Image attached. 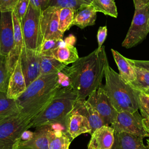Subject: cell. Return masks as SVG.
I'll use <instances>...</instances> for the list:
<instances>
[{
	"label": "cell",
	"instance_id": "19",
	"mask_svg": "<svg viewBox=\"0 0 149 149\" xmlns=\"http://www.w3.org/2000/svg\"><path fill=\"white\" fill-rule=\"evenodd\" d=\"M143 139L125 132L115 133V141L111 149H149V145H144Z\"/></svg>",
	"mask_w": 149,
	"mask_h": 149
},
{
	"label": "cell",
	"instance_id": "16",
	"mask_svg": "<svg viewBox=\"0 0 149 149\" xmlns=\"http://www.w3.org/2000/svg\"><path fill=\"white\" fill-rule=\"evenodd\" d=\"M87 149H111L115 141V131L111 126L104 125L91 135Z\"/></svg>",
	"mask_w": 149,
	"mask_h": 149
},
{
	"label": "cell",
	"instance_id": "9",
	"mask_svg": "<svg viewBox=\"0 0 149 149\" xmlns=\"http://www.w3.org/2000/svg\"><path fill=\"white\" fill-rule=\"evenodd\" d=\"M87 101L98 112L105 125L111 126L114 122L118 112L114 108L111 101L102 84L88 97Z\"/></svg>",
	"mask_w": 149,
	"mask_h": 149
},
{
	"label": "cell",
	"instance_id": "29",
	"mask_svg": "<svg viewBox=\"0 0 149 149\" xmlns=\"http://www.w3.org/2000/svg\"><path fill=\"white\" fill-rule=\"evenodd\" d=\"M92 0H50L49 6L69 8L75 11L84 5H91Z\"/></svg>",
	"mask_w": 149,
	"mask_h": 149
},
{
	"label": "cell",
	"instance_id": "37",
	"mask_svg": "<svg viewBox=\"0 0 149 149\" xmlns=\"http://www.w3.org/2000/svg\"><path fill=\"white\" fill-rule=\"evenodd\" d=\"M128 62L132 65L134 66H136L138 67H140L144 68L148 71H149V61H141V60H134L130 59L129 58H127Z\"/></svg>",
	"mask_w": 149,
	"mask_h": 149
},
{
	"label": "cell",
	"instance_id": "24",
	"mask_svg": "<svg viewBox=\"0 0 149 149\" xmlns=\"http://www.w3.org/2000/svg\"><path fill=\"white\" fill-rule=\"evenodd\" d=\"M66 66V65L61 63L54 57L40 54L41 75L57 74L62 71Z\"/></svg>",
	"mask_w": 149,
	"mask_h": 149
},
{
	"label": "cell",
	"instance_id": "39",
	"mask_svg": "<svg viewBox=\"0 0 149 149\" xmlns=\"http://www.w3.org/2000/svg\"><path fill=\"white\" fill-rule=\"evenodd\" d=\"M65 42H66L67 44L73 45V44H74L75 43V42H76V38H75L73 36L70 35L69 37H67V38L65 40Z\"/></svg>",
	"mask_w": 149,
	"mask_h": 149
},
{
	"label": "cell",
	"instance_id": "32",
	"mask_svg": "<svg viewBox=\"0 0 149 149\" xmlns=\"http://www.w3.org/2000/svg\"><path fill=\"white\" fill-rule=\"evenodd\" d=\"M139 109L143 118H149V95L137 91Z\"/></svg>",
	"mask_w": 149,
	"mask_h": 149
},
{
	"label": "cell",
	"instance_id": "35",
	"mask_svg": "<svg viewBox=\"0 0 149 149\" xmlns=\"http://www.w3.org/2000/svg\"><path fill=\"white\" fill-rule=\"evenodd\" d=\"M107 36V27L101 26L100 27L97 31V42H98V48H101L103 46V43L105 41Z\"/></svg>",
	"mask_w": 149,
	"mask_h": 149
},
{
	"label": "cell",
	"instance_id": "3",
	"mask_svg": "<svg viewBox=\"0 0 149 149\" xmlns=\"http://www.w3.org/2000/svg\"><path fill=\"white\" fill-rule=\"evenodd\" d=\"M77 97L70 86L61 87L48 105L30 122V127L59 124L64 126Z\"/></svg>",
	"mask_w": 149,
	"mask_h": 149
},
{
	"label": "cell",
	"instance_id": "12",
	"mask_svg": "<svg viewBox=\"0 0 149 149\" xmlns=\"http://www.w3.org/2000/svg\"><path fill=\"white\" fill-rule=\"evenodd\" d=\"M12 15L14 30L13 44L9 55L6 57V66L10 75L15 69L17 62L21 55L22 49L24 46L20 21L15 11L12 12Z\"/></svg>",
	"mask_w": 149,
	"mask_h": 149
},
{
	"label": "cell",
	"instance_id": "42",
	"mask_svg": "<svg viewBox=\"0 0 149 149\" xmlns=\"http://www.w3.org/2000/svg\"><path fill=\"white\" fill-rule=\"evenodd\" d=\"M147 143L148 145H149V137H148V139H147Z\"/></svg>",
	"mask_w": 149,
	"mask_h": 149
},
{
	"label": "cell",
	"instance_id": "33",
	"mask_svg": "<svg viewBox=\"0 0 149 149\" xmlns=\"http://www.w3.org/2000/svg\"><path fill=\"white\" fill-rule=\"evenodd\" d=\"M30 5V0H19L16 7L15 9V12L17 16L20 20H21L27 13Z\"/></svg>",
	"mask_w": 149,
	"mask_h": 149
},
{
	"label": "cell",
	"instance_id": "5",
	"mask_svg": "<svg viewBox=\"0 0 149 149\" xmlns=\"http://www.w3.org/2000/svg\"><path fill=\"white\" fill-rule=\"evenodd\" d=\"M31 119L20 112L0 120V149H13L22 134L31 128Z\"/></svg>",
	"mask_w": 149,
	"mask_h": 149
},
{
	"label": "cell",
	"instance_id": "10",
	"mask_svg": "<svg viewBox=\"0 0 149 149\" xmlns=\"http://www.w3.org/2000/svg\"><path fill=\"white\" fill-rule=\"evenodd\" d=\"M60 8L49 6L42 11L41 28L44 40L62 39L63 34L59 30Z\"/></svg>",
	"mask_w": 149,
	"mask_h": 149
},
{
	"label": "cell",
	"instance_id": "21",
	"mask_svg": "<svg viewBox=\"0 0 149 149\" xmlns=\"http://www.w3.org/2000/svg\"><path fill=\"white\" fill-rule=\"evenodd\" d=\"M72 140L64 129L54 128L51 125L48 131L49 149H69Z\"/></svg>",
	"mask_w": 149,
	"mask_h": 149
},
{
	"label": "cell",
	"instance_id": "26",
	"mask_svg": "<svg viewBox=\"0 0 149 149\" xmlns=\"http://www.w3.org/2000/svg\"><path fill=\"white\" fill-rule=\"evenodd\" d=\"M19 113L16 100L9 98L6 93L0 91V120Z\"/></svg>",
	"mask_w": 149,
	"mask_h": 149
},
{
	"label": "cell",
	"instance_id": "2",
	"mask_svg": "<svg viewBox=\"0 0 149 149\" xmlns=\"http://www.w3.org/2000/svg\"><path fill=\"white\" fill-rule=\"evenodd\" d=\"M61 87L58 73L40 75L16 100L20 112L33 119L48 105Z\"/></svg>",
	"mask_w": 149,
	"mask_h": 149
},
{
	"label": "cell",
	"instance_id": "25",
	"mask_svg": "<svg viewBox=\"0 0 149 149\" xmlns=\"http://www.w3.org/2000/svg\"><path fill=\"white\" fill-rule=\"evenodd\" d=\"M135 72V80L129 83L134 90L144 92L149 89V71L147 70L132 65Z\"/></svg>",
	"mask_w": 149,
	"mask_h": 149
},
{
	"label": "cell",
	"instance_id": "43",
	"mask_svg": "<svg viewBox=\"0 0 149 149\" xmlns=\"http://www.w3.org/2000/svg\"><path fill=\"white\" fill-rule=\"evenodd\" d=\"M148 23H149V19H148Z\"/></svg>",
	"mask_w": 149,
	"mask_h": 149
},
{
	"label": "cell",
	"instance_id": "41",
	"mask_svg": "<svg viewBox=\"0 0 149 149\" xmlns=\"http://www.w3.org/2000/svg\"><path fill=\"white\" fill-rule=\"evenodd\" d=\"M144 93H145L146 94H147L149 95V89H148L147 90H146V91H144Z\"/></svg>",
	"mask_w": 149,
	"mask_h": 149
},
{
	"label": "cell",
	"instance_id": "30",
	"mask_svg": "<svg viewBox=\"0 0 149 149\" xmlns=\"http://www.w3.org/2000/svg\"><path fill=\"white\" fill-rule=\"evenodd\" d=\"M10 74L6 66V56L0 55V91L6 93Z\"/></svg>",
	"mask_w": 149,
	"mask_h": 149
},
{
	"label": "cell",
	"instance_id": "27",
	"mask_svg": "<svg viewBox=\"0 0 149 149\" xmlns=\"http://www.w3.org/2000/svg\"><path fill=\"white\" fill-rule=\"evenodd\" d=\"M91 5L97 12L116 18L118 10L114 0H92Z\"/></svg>",
	"mask_w": 149,
	"mask_h": 149
},
{
	"label": "cell",
	"instance_id": "38",
	"mask_svg": "<svg viewBox=\"0 0 149 149\" xmlns=\"http://www.w3.org/2000/svg\"><path fill=\"white\" fill-rule=\"evenodd\" d=\"M135 9L143 8L149 5V0H133Z\"/></svg>",
	"mask_w": 149,
	"mask_h": 149
},
{
	"label": "cell",
	"instance_id": "8",
	"mask_svg": "<svg viewBox=\"0 0 149 149\" xmlns=\"http://www.w3.org/2000/svg\"><path fill=\"white\" fill-rule=\"evenodd\" d=\"M142 120L143 118L138 111L132 113L118 112L111 126L114 129L115 133L125 132L143 138L149 137V133L144 129Z\"/></svg>",
	"mask_w": 149,
	"mask_h": 149
},
{
	"label": "cell",
	"instance_id": "28",
	"mask_svg": "<svg viewBox=\"0 0 149 149\" xmlns=\"http://www.w3.org/2000/svg\"><path fill=\"white\" fill-rule=\"evenodd\" d=\"M75 10L69 8H60L59 13V30L64 34V33L69 30L72 25Z\"/></svg>",
	"mask_w": 149,
	"mask_h": 149
},
{
	"label": "cell",
	"instance_id": "18",
	"mask_svg": "<svg viewBox=\"0 0 149 149\" xmlns=\"http://www.w3.org/2000/svg\"><path fill=\"white\" fill-rule=\"evenodd\" d=\"M73 109L88 119L91 128V135L96 129L105 125L100 114L86 100H77Z\"/></svg>",
	"mask_w": 149,
	"mask_h": 149
},
{
	"label": "cell",
	"instance_id": "31",
	"mask_svg": "<svg viewBox=\"0 0 149 149\" xmlns=\"http://www.w3.org/2000/svg\"><path fill=\"white\" fill-rule=\"evenodd\" d=\"M66 45V43L63 39L59 40H44L40 48V54L44 55L49 56L51 52L54 49L65 47Z\"/></svg>",
	"mask_w": 149,
	"mask_h": 149
},
{
	"label": "cell",
	"instance_id": "15",
	"mask_svg": "<svg viewBox=\"0 0 149 149\" xmlns=\"http://www.w3.org/2000/svg\"><path fill=\"white\" fill-rule=\"evenodd\" d=\"M51 125L36 127L32 137L27 140H19L13 149H49L48 131Z\"/></svg>",
	"mask_w": 149,
	"mask_h": 149
},
{
	"label": "cell",
	"instance_id": "20",
	"mask_svg": "<svg viewBox=\"0 0 149 149\" xmlns=\"http://www.w3.org/2000/svg\"><path fill=\"white\" fill-rule=\"evenodd\" d=\"M97 12L91 5H84L75 12L72 25L77 26L80 29L95 24Z\"/></svg>",
	"mask_w": 149,
	"mask_h": 149
},
{
	"label": "cell",
	"instance_id": "22",
	"mask_svg": "<svg viewBox=\"0 0 149 149\" xmlns=\"http://www.w3.org/2000/svg\"><path fill=\"white\" fill-rule=\"evenodd\" d=\"M113 59L119 69V74L120 77L127 83H130L135 80V72L133 66L128 62L126 58L124 57L117 51L111 49Z\"/></svg>",
	"mask_w": 149,
	"mask_h": 149
},
{
	"label": "cell",
	"instance_id": "40",
	"mask_svg": "<svg viewBox=\"0 0 149 149\" xmlns=\"http://www.w3.org/2000/svg\"><path fill=\"white\" fill-rule=\"evenodd\" d=\"M142 122L144 129L148 133H149V118H143Z\"/></svg>",
	"mask_w": 149,
	"mask_h": 149
},
{
	"label": "cell",
	"instance_id": "14",
	"mask_svg": "<svg viewBox=\"0 0 149 149\" xmlns=\"http://www.w3.org/2000/svg\"><path fill=\"white\" fill-rule=\"evenodd\" d=\"M63 127L72 140L81 134L88 133L91 134V133L88 119L74 109L68 115Z\"/></svg>",
	"mask_w": 149,
	"mask_h": 149
},
{
	"label": "cell",
	"instance_id": "34",
	"mask_svg": "<svg viewBox=\"0 0 149 149\" xmlns=\"http://www.w3.org/2000/svg\"><path fill=\"white\" fill-rule=\"evenodd\" d=\"M19 0H0L1 12H12Z\"/></svg>",
	"mask_w": 149,
	"mask_h": 149
},
{
	"label": "cell",
	"instance_id": "4",
	"mask_svg": "<svg viewBox=\"0 0 149 149\" xmlns=\"http://www.w3.org/2000/svg\"><path fill=\"white\" fill-rule=\"evenodd\" d=\"M104 77V89L116 111L118 112L126 111L131 113L138 111L137 91L125 81L108 63L105 68Z\"/></svg>",
	"mask_w": 149,
	"mask_h": 149
},
{
	"label": "cell",
	"instance_id": "13",
	"mask_svg": "<svg viewBox=\"0 0 149 149\" xmlns=\"http://www.w3.org/2000/svg\"><path fill=\"white\" fill-rule=\"evenodd\" d=\"M13 24L12 12H0V55L7 56L13 44Z\"/></svg>",
	"mask_w": 149,
	"mask_h": 149
},
{
	"label": "cell",
	"instance_id": "7",
	"mask_svg": "<svg viewBox=\"0 0 149 149\" xmlns=\"http://www.w3.org/2000/svg\"><path fill=\"white\" fill-rule=\"evenodd\" d=\"M149 5L134 10L131 25L122 46L132 48L143 41L149 33Z\"/></svg>",
	"mask_w": 149,
	"mask_h": 149
},
{
	"label": "cell",
	"instance_id": "23",
	"mask_svg": "<svg viewBox=\"0 0 149 149\" xmlns=\"http://www.w3.org/2000/svg\"><path fill=\"white\" fill-rule=\"evenodd\" d=\"M49 56L54 57L66 65L75 62L79 58L76 47L67 44L65 47H58L52 50Z\"/></svg>",
	"mask_w": 149,
	"mask_h": 149
},
{
	"label": "cell",
	"instance_id": "6",
	"mask_svg": "<svg viewBox=\"0 0 149 149\" xmlns=\"http://www.w3.org/2000/svg\"><path fill=\"white\" fill-rule=\"evenodd\" d=\"M42 10L30 3L24 17L20 20L26 48L40 52L44 38L41 28Z\"/></svg>",
	"mask_w": 149,
	"mask_h": 149
},
{
	"label": "cell",
	"instance_id": "1",
	"mask_svg": "<svg viewBox=\"0 0 149 149\" xmlns=\"http://www.w3.org/2000/svg\"><path fill=\"white\" fill-rule=\"evenodd\" d=\"M108 63L105 47L97 48L87 56L79 58L62 72L69 77L70 86L77 100H86L102 84L105 68Z\"/></svg>",
	"mask_w": 149,
	"mask_h": 149
},
{
	"label": "cell",
	"instance_id": "17",
	"mask_svg": "<svg viewBox=\"0 0 149 149\" xmlns=\"http://www.w3.org/2000/svg\"><path fill=\"white\" fill-rule=\"evenodd\" d=\"M26 88L27 85L22 70L20 58H19L10 76L6 95L9 98L16 100L26 91Z\"/></svg>",
	"mask_w": 149,
	"mask_h": 149
},
{
	"label": "cell",
	"instance_id": "36",
	"mask_svg": "<svg viewBox=\"0 0 149 149\" xmlns=\"http://www.w3.org/2000/svg\"><path fill=\"white\" fill-rule=\"evenodd\" d=\"M49 1L50 0H30V3L34 7L42 11L48 7Z\"/></svg>",
	"mask_w": 149,
	"mask_h": 149
},
{
	"label": "cell",
	"instance_id": "11",
	"mask_svg": "<svg viewBox=\"0 0 149 149\" xmlns=\"http://www.w3.org/2000/svg\"><path fill=\"white\" fill-rule=\"evenodd\" d=\"M22 70L27 87L40 75V52L26 48L22 49L20 56Z\"/></svg>",
	"mask_w": 149,
	"mask_h": 149
}]
</instances>
